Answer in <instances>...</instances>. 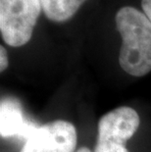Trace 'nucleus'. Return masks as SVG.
<instances>
[{
    "label": "nucleus",
    "mask_w": 151,
    "mask_h": 152,
    "mask_svg": "<svg viewBox=\"0 0 151 152\" xmlns=\"http://www.w3.org/2000/svg\"><path fill=\"white\" fill-rule=\"evenodd\" d=\"M115 23L122 37L119 64L128 75L143 77L151 72V21L136 8H121Z\"/></svg>",
    "instance_id": "f257e3e1"
},
{
    "label": "nucleus",
    "mask_w": 151,
    "mask_h": 152,
    "mask_svg": "<svg viewBox=\"0 0 151 152\" xmlns=\"http://www.w3.org/2000/svg\"><path fill=\"white\" fill-rule=\"evenodd\" d=\"M41 10L40 0H0V31L5 43L13 47L27 44Z\"/></svg>",
    "instance_id": "f03ea898"
},
{
    "label": "nucleus",
    "mask_w": 151,
    "mask_h": 152,
    "mask_svg": "<svg viewBox=\"0 0 151 152\" xmlns=\"http://www.w3.org/2000/svg\"><path fill=\"white\" fill-rule=\"evenodd\" d=\"M134 109L123 106L102 116L98 122V137L94 152H128L127 141L139 127Z\"/></svg>",
    "instance_id": "7ed1b4c3"
},
{
    "label": "nucleus",
    "mask_w": 151,
    "mask_h": 152,
    "mask_svg": "<svg viewBox=\"0 0 151 152\" xmlns=\"http://www.w3.org/2000/svg\"><path fill=\"white\" fill-rule=\"evenodd\" d=\"M77 131L72 123L57 120L37 127L20 152H75Z\"/></svg>",
    "instance_id": "20e7f679"
},
{
    "label": "nucleus",
    "mask_w": 151,
    "mask_h": 152,
    "mask_svg": "<svg viewBox=\"0 0 151 152\" xmlns=\"http://www.w3.org/2000/svg\"><path fill=\"white\" fill-rule=\"evenodd\" d=\"M37 127L26 122L17 100L5 98L0 105V134L2 137H22L28 138Z\"/></svg>",
    "instance_id": "39448f33"
},
{
    "label": "nucleus",
    "mask_w": 151,
    "mask_h": 152,
    "mask_svg": "<svg viewBox=\"0 0 151 152\" xmlns=\"http://www.w3.org/2000/svg\"><path fill=\"white\" fill-rule=\"evenodd\" d=\"M85 0H40L42 11L50 21L61 23L76 14Z\"/></svg>",
    "instance_id": "423d86ee"
},
{
    "label": "nucleus",
    "mask_w": 151,
    "mask_h": 152,
    "mask_svg": "<svg viewBox=\"0 0 151 152\" xmlns=\"http://www.w3.org/2000/svg\"><path fill=\"white\" fill-rule=\"evenodd\" d=\"M9 65V60H8V55L7 51L4 47L0 46V71L4 72L7 69V67Z\"/></svg>",
    "instance_id": "0eeeda50"
},
{
    "label": "nucleus",
    "mask_w": 151,
    "mask_h": 152,
    "mask_svg": "<svg viewBox=\"0 0 151 152\" xmlns=\"http://www.w3.org/2000/svg\"><path fill=\"white\" fill-rule=\"evenodd\" d=\"M141 7L143 13L151 21V0H141Z\"/></svg>",
    "instance_id": "6e6552de"
},
{
    "label": "nucleus",
    "mask_w": 151,
    "mask_h": 152,
    "mask_svg": "<svg viewBox=\"0 0 151 152\" xmlns=\"http://www.w3.org/2000/svg\"><path fill=\"white\" fill-rule=\"evenodd\" d=\"M76 152H92L90 149H88V147H82V148H80L79 150H77Z\"/></svg>",
    "instance_id": "1a4fd4ad"
}]
</instances>
